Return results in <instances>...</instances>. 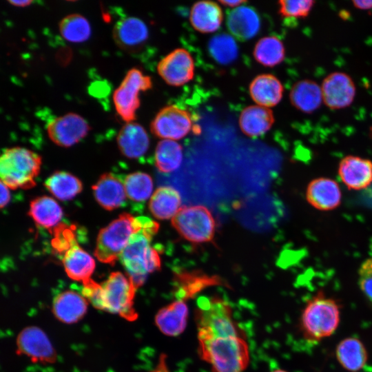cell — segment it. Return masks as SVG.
Returning a JSON list of instances; mask_svg holds the SVG:
<instances>
[{
	"instance_id": "obj_2",
	"label": "cell",
	"mask_w": 372,
	"mask_h": 372,
	"mask_svg": "<svg viewBox=\"0 0 372 372\" xmlns=\"http://www.w3.org/2000/svg\"><path fill=\"white\" fill-rule=\"evenodd\" d=\"M83 285L82 295L96 309L127 320L137 318L134 307L136 288L127 276L119 271L112 272L102 284L90 279Z\"/></svg>"
},
{
	"instance_id": "obj_6",
	"label": "cell",
	"mask_w": 372,
	"mask_h": 372,
	"mask_svg": "<svg viewBox=\"0 0 372 372\" xmlns=\"http://www.w3.org/2000/svg\"><path fill=\"white\" fill-rule=\"evenodd\" d=\"M145 216L133 217L121 214L100 230L96 239L94 256L101 262L114 265L120 258L130 237L143 227Z\"/></svg>"
},
{
	"instance_id": "obj_17",
	"label": "cell",
	"mask_w": 372,
	"mask_h": 372,
	"mask_svg": "<svg viewBox=\"0 0 372 372\" xmlns=\"http://www.w3.org/2000/svg\"><path fill=\"white\" fill-rule=\"evenodd\" d=\"M306 198L314 208L329 211L340 205L342 192L340 186L334 180L320 177L309 183L306 190Z\"/></svg>"
},
{
	"instance_id": "obj_30",
	"label": "cell",
	"mask_w": 372,
	"mask_h": 372,
	"mask_svg": "<svg viewBox=\"0 0 372 372\" xmlns=\"http://www.w3.org/2000/svg\"><path fill=\"white\" fill-rule=\"evenodd\" d=\"M28 214L38 225L51 229L61 220L63 211L54 199L43 196L31 201Z\"/></svg>"
},
{
	"instance_id": "obj_22",
	"label": "cell",
	"mask_w": 372,
	"mask_h": 372,
	"mask_svg": "<svg viewBox=\"0 0 372 372\" xmlns=\"http://www.w3.org/2000/svg\"><path fill=\"white\" fill-rule=\"evenodd\" d=\"M188 307L185 300L177 299L161 309L155 316L158 329L167 336H178L185 329Z\"/></svg>"
},
{
	"instance_id": "obj_20",
	"label": "cell",
	"mask_w": 372,
	"mask_h": 372,
	"mask_svg": "<svg viewBox=\"0 0 372 372\" xmlns=\"http://www.w3.org/2000/svg\"><path fill=\"white\" fill-rule=\"evenodd\" d=\"M292 106L304 114H312L323 103L321 86L316 81L304 79L295 83L289 92Z\"/></svg>"
},
{
	"instance_id": "obj_41",
	"label": "cell",
	"mask_w": 372,
	"mask_h": 372,
	"mask_svg": "<svg viewBox=\"0 0 372 372\" xmlns=\"http://www.w3.org/2000/svg\"><path fill=\"white\" fill-rule=\"evenodd\" d=\"M245 2L246 1H239V0H237V1H220V3H221L222 5L227 6V7L233 8L234 9L236 8H238V7H239L240 6H242V4L244 3H245Z\"/></svg>"
},
{
	"instance_id": "obj_10",
	"label": "cell",
	"mask_w": 372,
	"mask_h": 372,
	"mask_svg": "<svg viewBox=\"0 0 372 372\" xmlns=\"http://www.w3.org/2000/svg\"><path fill=\"white\" fill-rule=\"evenodd\" d=\"M192 128L190 114L176 105L162 108L151 123L152 132L157 137L176 141L186 136Z\"/></svg>"
},
{
	"instance_id": "obj_24",
	"label": "cell",
	"mask_w": 372,
	"mask_h": 372,
	"mask_svg": "<svg viewBox=\"0 0 372 372\" xmlns=\"http://www.w3.org/2000/svg\"><path fill=\"white\" fill-rule=\"evenodd\" d=\"M86 298L75 291H65L54 299L52 311L55 317L65 324H72L80 320L86 313Z\"/></svg>"
},
{
	"instance_id": "obj_16",
	"label": "cell",
	"mask_w": 372,
	"mask_h": 372,
	"mask_svg": "<svg viewBox=\"0 0 372 372\" xmlns=\"http://www.w3.org/2000/svg\"><path fill=\"white\" fill-rule=\"evenodd\" d=\"M112 36L121 49L133 52L145 43L149 37V31L143 21L135 17H128L116 23Z\"/></svg>"
},
{
	"instance_id": "obj_27",
	"label": "cell",
	"mask_w": 372,
	"mask_h": 372,
	"mask_svg": "<svg viewBox=\"0 0 372 372\" xmlns=\"http://www.w3.org/2000/svg\"><path fill=\"white\" fill-rule=\"evenodd\" d=\"M335 356L342 367L349 372L360 371L369 358L364 343L355 337L342 340L335 348Z\"/></svg>"
},
{
	"instance_id": "obj_26",
	"label": "cell",
	"mask_w": 372,
	"mask_h": 372,
	"mask_svg": "<svg viewBox=\"0 0 372 372\" xmlns=\"http://www.w3.org/2000/svg\"><path fill=\"white\" fill-rule=\"evenodd\" d=\"M223 20V14L218 4L210 1L195 3L191 8L189 21L192 27L200 33L217 31Z\"/></svg>"
},
{
	"instance_id": "obj_34",
	"label": "cell",
	"mask_w": 372,
	"mask_h": 372,
	"mask_svg": "<svg viewBox=\"0 0 372 372\" xmlns=\"http://www.w3.org/2000/svg\"><path fill=\"white\" fill-rule=\"evenodd\" d=\"M61 35L72 43H82L91 35V26L88 20L80 14H70L63 17L59 24Z\"/></svg>"
},
{
	"instance_id": "obj_37",
	"label": "cell",
	"mask_w": 372,
	"mask_h": 372,
	"mask_svg": "<svg viewBox=\"0 0 372 372\" xmlns=\"http://www.w3.org/2000/svg\"><path fill=\"white\" fill-rule=\"evenodd\" d=\"M280 14L285 18L302 19L310 14L315 1L313 0H281L278 1Z\"/></svg>"
},
{
	"instance_id": "obj_12",
	"label": "cell",
	"mask_w": 372,
	"mask_h": 372,
	"mask_svg": "<svg viewBox=\"0 0 372 372\" xmlns=\"http://www.w3.org/2000/svg\"><path fill=\"white\" fill-rule=\"evenodd\" d=\"M157 72L168 85L174 87L183 85L194 78L193 57L184 48L175 49L159 61Z\"/></svg>"
},
{
	"instance_id": "obj_9",
	"label": "cell",
	"mask_w": 372,
	"mask_h": 372,
	"mask_svg": "<svg viewBox=\"0 0 372 372\" xmlns=\"http://www.w3.org/2000/svg\"><path fill=\"white\" fill-rule=\"evenodd\" d=\"M152 87L150 76L138 68L130 69L114 90L113 102L117 114L126 123L134 122L140 106L139 92Z\"/></svg>"
},
{
	"instance_id": "obj_39",
	"label": "cell",
	"mask_w": 372,
	"mask_h": 372,
	"mask_svg": "<svg viewBox=\"0 0 372 372\" xmlns=\"http://www.w3.org/2000/svg\"><path fill=\"white\" fill-rule=\"evenodd\" d=\"M10 200V193L8 187L1 181V207L6 206Z\"/></svg>"
},
{
	"instance_id": "obj_29",
	"label": "cell",
	"mask_w": 372,
	"mask_h": 372,
	"mask_svg": "<svg viewBox=\"0 0 372 372\" xmlns=\"http://www.w3.org/2000/svg\"><path fill=\"white\" fill-rule=\"evenodd\" d=\"M179 192L171 187H161L151 196L149 209L154 217L161 220L173 218L180 209Z\"/></svg>"
},
{
	"instance_id": "obj_5",
	"label": "cell",
	"mask_w": 372,
	"mask_h": 372,
	"mask_svg": "<svg viewBox=\"0 0 372 372\" xmlns=\"http://www.w3.org/2000/svg\"><path fill=\"white\" fill-rule=\"evenodd\" d=\"M41 165V156L31 150L21 147L6 149L0 158L1 181L12 189L32 188Z\"/></svg>"
},
{
	"instance_id": "obj_35",
	"label": "cell",
	"mask_w": 372,
	"mask_h": 372,
	"mask_svg": "<svg viewBox=\"0 0 372 372\" xmlns=\"http://www.w3.org/2000/svg\"><path fill=\"white\" fill-rule=\"evenodd\" d=\"M210 56L218 63L228 65L238 55V46L231 34L220 33L214 36L208 44Z\"/></svg>"
},
{
	"instance_id": "obj_3",
	"label": "cell",
	"mask_w": 372,
	"mask_h": 372,
	"mask_svg": "<svg viewBox=\"0 0 372 372\" xmlns=\"http://www.w3.org/2000/svg\"><path fill=\"white\" fill-rule=\"evenodd\" d=\"M158 228L156 222L145 217L142 229L130 237L121 254L119 259L136 288L143 285L149 273L161 267L159 254L150 246Z\"/></svg>"
},
{
	"instance_id": "obj_32",
	"label": "cell",
	"mask_w": 372,
	"mask_h": 372,
	"mask_svg": "<svg viewBox=\"0 0 372 372\" xmlns=\"http://www.w3.org/2000/svg\"><path fill=\"white\" fill-rule=\"evenodd\" d=\"M48 191L61 200H71L83 189L81 181L75 176L66 172H56L45 182Z\"/></svg>"
},
{
	"instance_id": "obj_4",
	"label": "cell",
	"mask_w": 372,
	"mask_h": 372,
	"mask_svg": "<svg viewBox=\"0 0 372 372\" xmlns=\"http://www.w3.org/2000/svg\"><path fill=\"white\" fill-rule=\"evenodd\" d=\"M340 305L334 298L319 291L305 304L299 327L303 338L316 342L332 335L340 322Z\"/></svg>"
},
{
	"instance_id": "obj_11",
	"label": "cell",
	"mask_w": 372,
	"mask_h": 372,
	"mask_svg": "<svg viewBox=\"0 0 372 372\" xmlns=\"http://www.w3.org/2000/svg\"><path fill=\"white\" fill-rule=\"evenodd\" d=\"M323 103L331 110L349 107L356 95V86L350 75L335 71L324 78L320 85Z\"/></svg>"
},
{
	"instance_id": "obj_18",
	"label": "cell",
	"mask_w": 372,
	"mask_h": 372,
	"mask_svg": "<svg viewBox=\"0 0 372 372\" xmlns=\"http://www.w3.org/2000/svg\"><path fill=\"white\" fill-rule=\"evenodd\" d=\"M119 150L131 159L143 156L149 146V138L145 128L138 123H126L120 130L117 138Z\"/></svg>"
},
{
	"instance_id": "obj_15",
	"label": "cell",
	"mask_w": 372,
	"mask_h": 372,
	"mask_svg": "<svg viewBox=\"0 0 372 372\" xmlns=\"http://www.w3.org/2000/svg\"><path fill=\"white\" fill-rule=\"evenodd\" d=\"M338 174L349 189H366L372 183V161L357 156H346L339 163Z\"/></svg>"
},
{
	"instance_id": "obj_36",
	"label": "cell",
	"mask_w": 372,
	"mask_h": 372,
	"mask_svg": "<svg viewBox=\"0 0 372 372\" xmlns=\"http://www.w3.org/2000/svg\"><path fill=\"white\" fill-rule=\"evenodd\" d=\"M124 186L126 196L130 199L141 202L150 197L153 189V181L147 174L136 172L125 177Z\"/></svg>"
},
{
	"instance_id": "obj_23",
	"label": "cell",
	"mask_w": 372,
	"mask_h": 372,
	"mask_svg": "<svg viewBox=\"0 0 372 372\" xmlns=\"http://www.w3.org/2000/svg\"><path fill=\"white\" fill-rule=\"evenodd\" d=\"M94 196L105 209L120 207L126 198L124 183L110 173L102 174L92 187Z\"/></svg>"
},
{
	"instance_id": "obj_25",
	"label": "cell",
	"mask_w": 372,
	"mask_h": 372,
	"mask_svg": "<svg viewBox=\"0 0 372 372\" xmlns=\"http://www.w3.org/2000/svg\"><path fill=\"white\" fill-rule=\"evenodd\" d=\"M273 113L270 108L250 105L242 110L239 116V126L247 136L256 138L267 133L274 123Z\"/></svg>"
},
{
	"instance_id": "obj_14",
	"label": "cell",
	"mask_w": 372,
	"mask_h": 372,
	"mask_svg": "<svg viewBox=\"0 0 372 372\" xmlns=\"http://www.w3.org/2000/svg\"><path fill=\"white\" fill-rule=\"evenodd\" d=\"M18 350L34 362H54L56 353L47 335L39 327L23 329L17 340Z\"/></svg>"
},
{
	"instance_id": "obj_21",
	"label": "cell",
	"mask_w": 372,
	"mask_h": 372,
	"mask_svg": "<svg viewBox=\"0 0 372 372\" xmlns=\"http://www.w3.org/2000/svg\"><path fill=\"white\" fill-rule=\"evenodd\" d=\"M249 91L252 100L258 105L270 108L281 101L284 87L276 76L262 74L253 79L249 85Z\"/></svg>"
},
{
	"instance_id": "obj_13",
	"label": "cell",
	"mask_w": 372,
	"mask_h": 372,
	"mask_svg": "<svg viewBox=\"0 0 372 372\" xmlns=\"http://www.w3.org/2000/svg\"><path fill=\"white\" fill-rule=\"evenodd\" d=\"M90 126L79 114L70 112L52 120L47 125L50 140L56 145L69 147L79 142L88 134Z\"/></svg>"
},
{
	"instance_id": "obj_40",
	"label": "cell",
	"mask_w": 372,
	"mask_h": 372,
	"mask_svg": "<svg viewBox=\"0 0 372 372\" xmlns=\"http://www.w3.org/2000/svg\"><path fill=\"white\" fill-rule=\"evenodd\" d=\"M353 6L360 10H372V0L352 1Z\"/></svg>"
},
{
	"instance_id": "obj_19",
	"label": "cell",
	"mask_w": 372,
	"mask_h": 372,
	"mask_svg": "<svg viewBox=\"0 0 372 372\" xmlns=\"http://www.w3.org/2000/svg\"><path fill=\"white\" fill-rule=\"evenodd\" d=\"M260 24L257 12L245 5L233 9L227 19V25L231 34L240 41L256 37L260 31Z\"/></svg>"
},
{
	"instance_id": "obj_38",
	"label": "cell",
	"mask_w": 372,
	"mask_h": 372,
	"mask_svg": "<svg viewBox=\"0 0 372 372\" xmlns=\"http://www.w3.org/2000/svg\"><path fill=\"white\" fill-rule=\"evenodd\" d=\"M359 287L372 304V258L366 259L358 269Z\"/></svg>"
},
{
	"instance_id": "obj_33",
	"label": "cell",
	"mask_w": 372,
	"mask_h": 372,
	"mask_svg": "<svg viewBox=\"0 0 372 372\" xmlns=\"http://www.w3.org/2000/svg\"><path fill=\"white\" fill-rule=\"evenodd\" d=\"M183 159L182 146L176 141L163 139L155 150V164L159 171L171 172L177 169Z\"/></svg>"
},
{
	"instance_id": "obj_42",
	"label": "cell",
	"mask_w": 372,
	"mask_h": 372,
	"mask_svg": "<svg viewBox=\"0 0 372 372\" xmlns=\"http://www.w3.org/2000/svg\"><path fill=\"white\" fill-rule=\"evenodd\" d=\"M9 3L17 7H27L33 3L31 0H22V1H8Z\"/></svg>"
},
{
	"instance_id": "obj_1",
	"label": "cell",
	"mask_w": 372,
	"mask_h": 372,
	"mask_svg": "<svg viewBox=\"0 0 372 372\" xmlns=\"http://www.w3.org/2000/svg\"><path fill=\"white\" fill-rule=\"evenodd\" d=\"M196 316L199 354L213 372H245L248 345L233 320L229 304L212 298L199 306Z\"/></svg>"
},
{
	"instance_id": "obj_31",
	"label": "cell",
	"mask_w": 372,
	"mask_h": 372,
	"mask_svg": "<svg viewBox=\"0 0 372 372\" xmlns=\"http://www.w3.org/2000/svg\"><path fill=\"white\" fill-rule=\"evenodd\" d=\"M254 57L260 65L272 68L280 64L285 57L282 41L276 36L261 38L254 49Z\"/></svg>"
},
{
	"instance_id": "obj_8",
	"label": "cell",
	"mask_w": 372,
	"mask_h": 372,
	"mask_svg": "<svg viewBox=\"0 0 372 372\" xmlns=\"http://www.w3.org/2000/svg\"><path fill=\"white\" fill-rule=\"evenodd\" d=\"M56 231L55 247L63 252L62 262L67 275L82 282L90 279L95 268L94 258L78 245L70 230Z\"/></svg>"
},
{
	"instance_id": "obj_28",
	"label": "cell",
	"mask_w": 372,
	"mask_h": 372,
	"mask_svg": "<svg viewBox=\"0 0 372 372\" xmlns=\"http://www.w3.org/2000/svg\"><path fill=\"white\" fill-rule=\"evenodd\" d=\"M177 299L185 300L207 287L221 285V278L200 271H183L176 275Z\"/></svg>"
},
{
	"instance_id": "obj_43",
	"label": "cell",
	"mask_w": 372,
	"mask_h": 372,
	"mask_svg": "<svg viewBox=\"0 0 372 372\" xmlns=\"http://www.w3.org/2000/svg\"><path fill=\"white\" fill-rule=\"evenodd\" d=\"M271 372H288V371L283 369H276L274 371H272Z\"/></svg>"
},
{
	"instance_id": "obj_7",
	"label": "cell",
	"mask_w": 372,
	"mask_h": 372,
	"mask_svg": "<svg viewBox=\"0 0 372 372\" xmlns=\"http://www.w3.org/2000/svg\"><path fill=\"white\" fill-rule=\"evenodd\" d=\"M172 224L182 237L192 242H209L214 237L215 220L203 205L180 207L172 218Z\"/></svg>"
}]
</instances>
